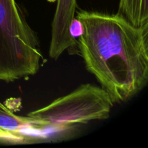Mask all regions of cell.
I'll list each match as a JSON object with an SVG mask.
<instances>
[{
	"label": "cell",
	"mask_w": 148,
	"mask_h": 148,
	"mask_svg": "<svg viewBox=\"0 0 148 148\" xmlns=\"http://www.w3.org/2000/svg\"><path fill=\"white\" fill-rule=\"evenodd\" d=\"M78 38L86 69L114 103L127 101L148 81V26L137 27L119 14L79 10Z\"/></svg>",
	"instance_id": "obj_1"
},
{
	"label": "cell",
	"mask_w": 148,
	"mask_h": 148,
	"mask_svg": "<svg viewBox=\"0 0 148 148\" xmlns=\"http://www.w3.org/2000/svg\"><path fill=\"white\" fill-rule=\"evenodd\" d=\"M43 61L37 36L15 0H0V80L33 76Z\"/></svg>",
	"instance_id": "obj_2"
},
{
	"label": "cell",
	"mask_w": 148,
	"mask_h": 148,
	"mask_svg": "<svg viewBox=\"0 0 148 148\" xmlns=\"http://www.w3.org/2000/svg\"><path fill=\"white\" fill-rule=\"evenodd\" d=\"M114 104L105 90L85 84L49 105L31 111L27 116L40 121L44 130H65L91 121L106 119Z\"/></svg>",
	"instance_id": "obj_3"
},
{
	"label": "cell",
	"mask_w": 148,
	"mask_h": 148,
	"mask_svg": "<svg viewBox=\"0 0 148 148\" xmlns=\"http://www.w3.org/2000/svg\"><path fill=\"white\" fill-rule=\"evenodd\" d=\"M76 0H57L56 12L51 24L49 56L56 60L69 48L77 44L71 36L69 27L75 17Z\"/></svg>",
	"instance_id": "obj_4"
},
{
	"label": "cell",
	"mask_w": 148,
	"mask_h": 148,
	"mask_svg": "<svg viewBox=\"0 0 148 148\" xmlns=\"http://www.w3.org/2000/svg\"><path fill=\"white\" fill-rule=\"evenodd\" d=\"M27 130H43L40 121L29 116L15 115L0 103V143L23 144L31 141L25 134Z\"/></svg>",
	"instance_id": "obj_5"
},
{
	"label": "cell",
	"mask_w": 148,
	"mask_h": 148,
	"mask_svg": "<svg viewBox=\"0 0 148 148\" xmlns=\"http://www.w3.org/2000/svg\"><path fill=\"white\" fill-rule=\"evenodd\" d=\"M117 14L137 27H147L148 0H120Z\"/></svg>",
	"instance_id": "obj_6"
},
{
	"label": "cell",
	"mask_w": 148,
	"mask_h": 148,
	"mask_svg": "<svg viewBox=\"0 0 148 148\" xmlns=\"http://www.w3.org/2000/svg\"><path fill=\"white\" fill-rule=\"evenodd\" d=\"M82 32V25L81 22L79 20L74 17L72 20V23H71L70 27H69V33H70L71 36L74 39L77 40V38L79 37Z\"/></svg>",
	"instance_id": "obj_7"
}]
</instances>
